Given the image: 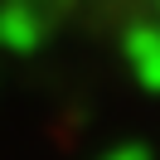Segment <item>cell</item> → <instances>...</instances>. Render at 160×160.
I'll use <instances>...</instances> for the list:
<instances>
[{
  "mask_svg": "<svg viewBox=\"0 0 160 160\" xmlns=\"http://www.w3.org/2000/svg\"><path fill=\"white\" fill-rule=\"evenodd\" d=\"M34 34L160 78V0H0Z\"/></svg>",
  "mask_w": 160,
  "mask_h": 160,
  "instance_id": "1",
  "label": "cell"
}]
</instances>
